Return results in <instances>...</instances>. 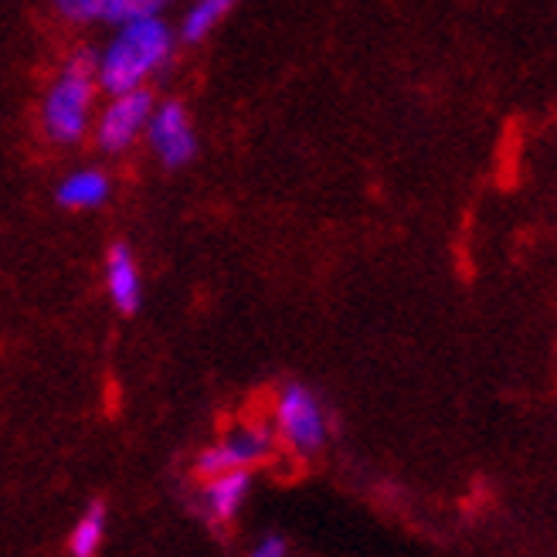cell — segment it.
Masks as SVG:
<instances>
[{"label": "cell", "instance_id": "obj_1", "mask_svg": "<svg viewBox=\"0 0 557 557\" xmlns=\"http://www.w3.org/2000/svg\"><path fill=\"white\" fill-rule=\"evenodd\" d=\"M174 54V32L157 17H136L120 24L116 38L99 51V89L116 96L147 86V82L166 69Z\"/></svg>", "mask_w": 557, "mask_h": 557}, {"label": "cell", "instance_id": "obj_2", "mask_svg": "<svg viewBox=\"0 0 557 557\" xmlns=\"http://www.w3.org/2000/svg\"><path fill=\"white\" fill-rule=\"evenodd\" d=\"M96 72H99V51L78 48L65 62L62 75L54 78V86L45 96L41 106V126L48 139L54 144H78L92 129V113H96Z\"/></svg>", "mask_w": 557, "mask_h": 557}, {"label": "cell", "instance_id": "obj_3", "mask_svg": "<svg viewBox=\"0 0 557 557\" xmlns=\"http://www.w3.org/2000/svg\"><path fill=\"white\" fill-rule=\"evenodd\" d=\"M153 92L147 86L109 96L106 109L96 120V147L102 153H123L136 144V136L147 129L153 113Z\"/></svg>", "mask_w": 557, "mask_h": 557}, {"label": "cell", "instance_id": "obj_4", "mask_svg": "<svg viewBox=\"0 0 557 557\" xmlns=\"http://www.w3.org/2000/svg\"><path fill=\"white\" fill-rule=\"evenodd\" d=\"M275 422H278V435H283L293 445V453L299 456H313L326 442L323 408L313 398V392H306L302 384L283 387V395H278V405H275Z\"/></svg>", "mask_w": 557, "mask_h": 557}, {"label": "cell", "instance_id": "obj_5", "mask_svg": "<svg viewBox=\"0 0 557 557\" xmlns=\"http://www.w3.org/2000/svg\"><path fill=\"white\" fill-rule=\"evenodd\" d=\"M144 133L150 139V150L157 153V160L163 166H171V171L190 163L194 153H198V136H194L187 109L177 99H166V102L153 106Z\"/></svg>", "mask_w": 557, "mask_h": 557}, {"label": "cell", "instance_id": "obj_6", "mask_svg": "<svg viewBox=\"0 0 557 557\" xmlns=\"http://www.w3.org/2000/svg\"><path fill=\"white\" fill-rule=\"evenodd\" d=\"M272 445H275V435L269 425H259V422L242 425V429L228 432L218 445H211V449L201 453L198 472L205 480H211V476H221V472H228V469H245L252 462H262L272 453Z\"/></svg>", "mask_w": 557, "mask_h": 557}, {"label": "cell", "instance_id": "obj_7", "mask_svg": "<svg viewBox=\"0 0 557 557\" xmlns=\"http://www.w3.org/2000/svg\"><path fill=\"white\" fill-rule=\"evenodd\" d=\"M166 0H54V11L75 24H126L136 17H157Z\"/></svg>", "mask_w": 557, "mask_h": 557}, {"label": "cell", "instance_id": "obj_8", "mask_svg": "<svg viewBox=\"0 0 557 557\" xmlns=\"http://www.w3.org/2000/svg\"><path fill=\"white\" fill-rule=\"evenodd\" d=\"M106 289L109 299L120 313H136L139 310V299H144V283H139V265L129 252V245L116 242L109 245V256H106Z\"/></svg>", "mask_w": 557, "mask_h": 557}, {"label": "cell", "instance_id": "obj_9", "mask_svg": "<svg viewBox=\"0 0 557 557\" xmlns=\"http://www.w3.org/2000/svg\"><path fill=\"white\" fill-rule=\"evenodd\" d=\"M109 190H113L109 177L102 171H92V166H86V171L69 174L59 184V190H54V198H59V205L69 208V211H92V208L109 201Z\"/></svg>", "mask_w": 557, "mask_h": 557}, {"label": "cell", "instance_id": "obj_10", "mask_svg": "<svg viewBox=\"0 0 557 557\" xmlns=\"http://www.w3.org/2000/svg\"><path fill=\"white\" fill-rule=\"evenodd\" d=\"M248 486H252L248 469H228V472H221V476H211L208 493H205L208 513L221 523L232 520L242 507V499L248 496Z\"/></svg>", "mask_w": 557, "mask_h": 557}, {"label": "cell", "instance_id": "obj_11", "mask_svg": "<svg viewBox=\"0 0 557 557\" xmlns=\"http://www.w3.org/2000/svg\"><path fill=\"white\" fill-rule=\"evenodd\" d=\"M238 4V0H198L187 14H184V21H181V41L184 45H198V41H205L214 27L225 21L228 14H232V8Z\"/></svg>", "mask_w": 557, "mask_h": 557}, {"label": "cell", "instance_id": "obj_12", "mask_svg": "<svg viewBox=\"0 0 557 557\" xmlns=\"http://www.w3.org/2000/svg\"><path fill=\"white\" fill-rule=\"evenodd\" d=\"M102 537H106V504H92L86 517L75 523L69 547L75 557H96L102 547Z\"/></svg>", "mask_w": 557, "mask_h": 557}, {"label": "cell", "instance_id": "obj_13", "mask_svg": "<svg viewBox=\"0 0 557 557\" xmlns=\"http://www.w3.org/2000/svg\"><path fill=\"white\" fill-rule=\"evenodd\" d=\"M283 554H286V544L278 541V537H269V541H265L252 557H283Z\"/></svg>", "mask_w": 557, "mask_h": 557}]
</instances>
